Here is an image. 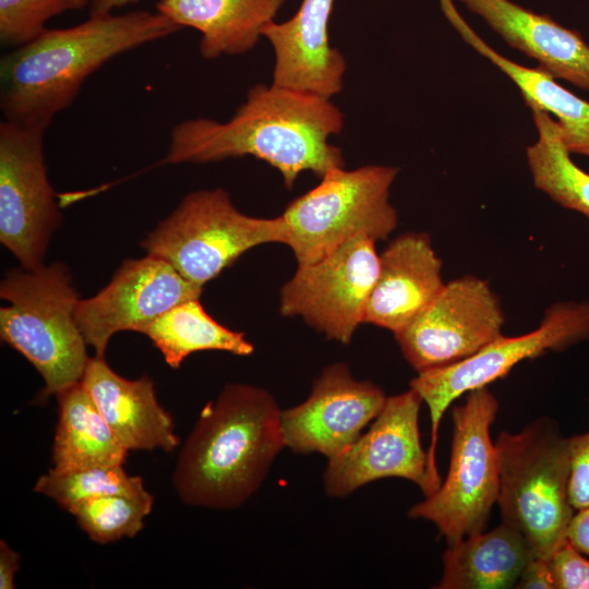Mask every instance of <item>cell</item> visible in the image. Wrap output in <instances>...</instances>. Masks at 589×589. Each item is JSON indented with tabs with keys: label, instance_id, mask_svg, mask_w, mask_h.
I'll return each instance as SVG.
<instances>
[{
	"label": "cell",
	"instance_id": "cell-1",
	"mask_svg": "<svg viewBox=\"0 0 589 589\" xmlns=\"http://www.w3.org/2000/svg\"><path fill=\"white\" fill-rule=\"evenodd\" d=\"M342 128V112L330 98L261 83L227 121L191 118L173 125L161 164L253 156L277 169L291 189L303 171L322 178L345 167L341 149L329 142Z\"/></svg>",
	"mask_w": 589,
	"mask_h": 589
},
{
	"label": "cell",
	"instance_id": "cell-2",
	"mask_svg": "<svg viewBox=\"0 0 589 589\" xmlns=\"http://www.w3.org/2000/svg\"><path fill=\"white\" fill-rule=\"evenodd\" d=\"M180 29L157 10L89 15L71 27L46 29L32 43L1 57L0 109L4 120L46 131L104 64Z\"/></svg>",
	"mask_w": 589,
	"mask_h": 589
},
{
	"label": "cell",
	"instance_id": "cell-3",
	"mask_svg": "<svg viewBox=\"0 0 589 589\" xmlns=\"http://www.w3.org/2000/svg\"><path fill=\"white\" fill-rule=\"evenodd\" d=\"M281 411L265 388L226 384L202 409L179 454L173 472L179 497L214 509L245 503L286 447Z\"/></svg>",
	"mask_w": 589,
	"mask_h": 589
},
{
	"label": "cell",
	"instance_id": "cell-4",
	"mask_svg": "<svg viewBox=\"0 0 589 589\" xmlns=\"http://www.w3.org/2000/svg\"><path fill=\"white\" fill-rule=\"evenodd\" d=\"M0 337L38 371L40 399L81 382L89 357L75 321L79 292L68 266L56 261L35 269L12 268L0 284Z\"/></svg>",
	"mask_w": 589,
	"mask_h": 589
},
{
	"label": "cell",
	"instance_id": "cell-5",
	"mask_svg": "<svg viewBox=\"0 0 589 589\" xmlns=\"http://www.w3.org/2000/svg\"><path fill=\"white\" fill-rule=\"evenodd\" d=\"M502 521L517 529L534 556L549 558L566 540L575 514L569 498V440L550 418L495 441Z\"/></svg>",
	"mask_w": 589,
	"mask_h": 589
},
{
	"label": "cell",
	"instance_id": "cell-6",
	"mask_svg": "<svg viewBox=\"0 0 589 589\" xmlns=\"http://www.w3.org/2000/svg\"><path fill=\"white\" fill-rule=\"evenodd\" d=\"M288 231L283 215H245L217 188L187 194L140 244L147 254L165 260L185 279L203 287L250 249L286 244Z\"/></svg>",
	"mask_w": 589,
	"mask_h": 589
},
{
	"label": "cell",
	"instance_id": "cell-7",
	"mask_svg": "<svg viewBox=\"0 0 589 589\" xmlns=\"http://www.w3.org/2000/svg\"><path fill=\"white\" fill-rule=\"evenodd\" d=\"M398 171L383 165L334 168L291 201L281 215L289 230L286 244L298 266L320 261L353 238L386 239L398 221L389 203Z\"/></svg>",
	"mask_w": 589,
	"mask_h": 589
},
{
	"label": "cell",
	"instance_id": "cell-8",
	"mask_svg": "<svg viewBox=\"0 0 589 589\" xmlns=\"http://www.w3.org/2000/svg\"><path fill=\"white\" fill-rule=\"evenodd\" d=\"M497 411L498 401L486 386L468 392L466 401L453 408L447 476L408 510L410 518L433 522L447 544L483 531L497 501L498 458L490 434Z\"/></svg>",
	"mask_w": 589,
	"mask_h": 589
},
{
	"label": "cell",
	"instance_id": "cell-9",
	"mask_svg": "<svg viewBox=\"0 0 589 589\" xmlns=\"http://www.w3.org/2000/svg\"><path fill=\"white\" fill-rule=\"evenodd\" d=\"M589 340V302L561 301L550 305L540 325L524 335H501L471 357L457 363L418 373L409 386L428 405L431 442L428 449L435 476L440 422L450 404L470 390L504 377L519 362L548 351H562Z\"/></svg>",
	"mask_w": 589,
	"mask_h": 589
},
{
	"label": "cell",
	"instance_id": "cell-10",
	"mask_svg": "<svg viewBox=\"0 0 589 589\" xmlns=\"http://www.w3.org/2000/svg\"><path fill=\"white\" fill-rule=\"evenodd\" d=\"M45 130L0 122V242L25 269L44 265L62 223L44 154Z\"/></svg>",
	"mask_w": 589,
	"mask_h": 589
},
{
	"label": "cell",
	"instance_id": "cell-11",
	"mask_svg": "<svg viewBox=\"0 0 589 589\" xmlns=\"http://www.w3.org/2000/svg\"><path fill=\"white\" fill-rule=\"evenodd\" d=\"M375 242L368 237L353 238L320 261L298 266L280 289V313L300 316L328 339L349 344L364 323L378 275Z\"/></svg>",
	"mask_w": 589,
	"mask_h": 589
},
{
	"label": "cell",
	"instance_id": "cell-12",
	"mask_svg": "<svg viewBox=\"0 0 589 589\" xmlns=\"http://www.w3.org/2000/svg\"><path fill=\"white\" fill-rule=\"evenodd\" d=\"M422 402V397L410 387L387 397L370 429L349 447L327 458L323 474L326 493L346 497L362 485L389 477L413 482L424 497L436 491L442 480L433 473L420 437Z\"/></svg>",
	"mask_w": 589,
	"mask_h": 589
},
{
	"label": "cell",
	"instance_id": "cell-13",
	"mask_svg": "<svg viewBox=\"0 0 589 589\" xmlns=\"http://www.w3.org/2000/svg\"><path fill=\"white\" fill-rule=\"evenodd\" d=\"M505 322L488 281L467 275L445 284L434 301L395 338L418 372L462 361L502 335Z\"/></svg>",
	"mask_w": 589,
	"mask_h": 589
},
{
	"label": "cell",
	"instance_id": "cell-14",
	"mask_svg": "<svg viewBox=\"0 0 589 589\" xmlns=\"http://www.w3.org/2000/svg\"><path fill=\"white\" fill-rule=\"evenodd\" d=\"M203 287L185 279L168 262L147 254L125 260L99 292L80 299L76 324L95 356L105 358L111 337L140 330L177 304L200 299Z\"/></svg>",
	"mask_w": 589,
	"mask_h": 589
},
{
	"label": "cell",
	"instance_id": "cell-15",
	"mask_svg": "<svg viewBox=\"0 0 589 589\" xmlns=\"http://www.w3.org/2000/svg\"><path fill=\"white\" fill-rule=\"evenodd\" d=\"M384 390L352 376L335 362L313 381L309 397L281 411L286 447L296 454L320 453L330 458L349 447L386 402Z\"/></svg>",
	"mask_w": 589,
	"mask_h": 589
},
{
	"label": "cell",
	"instance_id": "cell-16",
	"mask_svg": "<svg viewBox=\"0 0 589 589\" xmlns=\"http://www.w3.org/2000/svg\"><path fill=\"white\" fill-rule=\"evenodd\" d=\"M335 0H302L285 22L263 29L274 51L272 84L332 98L342 89L347 61L329 44Z\"/></svg>",
	"mask_w": 589,
	"mask_h": 589
},
{
	"label": "cell",
	"instance_id": "cell-17",
	"mask_svg": "<svg viewBox=\"0 0 589 589\" xmlns=\"http://www.w3.org/2000/svg\"><path fill=\"white\" fill-rule=\"evenodd\" d=\"M444 286L442 261L430 236L402 233L380 255L378 275L365 308L364 323L395 335L423 312Z\"/></svg>",
	"mask_w": 589,
	"mask_h": 589
},
{
	"label": "cell",
	"instance_id": "cell-18",
	"mask_svg": "<svg viewBox=\"0 0 589 589\" xmlns=\"http://www.w3.org/2000/svg\"><path fill=\"white\" fill-rule=\"evenodd\" d=\"M460 1L552 76L589 92V45L577 31L510 0Z\"/></svg>",
	"mask_w": 589,
	"mask_h": 589
},
{
	"label": "cell",
	"instance_id": "cell-19",
	"mask_svg": "<svg viewBox=\"0 0 589 589\" xmlns=\"http://www.w3.org/2000/svg\"><path fill=\"white\" fill-rule=\"evenodd\" d=\"M81 382L128 450L171 452L178 446L172 418L159 405L154 382L147 375L124 378L105 358L95 356L89 359Z\"/></svg>",
	"mask_w": 589,
	"mask_h": 589
},
{
	"label": "cell",
	"instance_id": "cell-20",
	"mask_svg": "<svg viewBox=\"0 0 589 589\" xmlns=\"http://www.w3.org/2000/svg\"><path fill=\"white\" fill-rule=\"evenodd\" d=\"M286 0H157L156 10L181 28L202 35L200 53L206 60L243 55L263 37Z\"/></svg>",
	"mask_w": 589,
	"mask_h": 589
},
{
	"label": "cell",
	"instance_id": "cell-21",
	"mask_svg": "<svg viewBox=\"0 0 589 589\" xmlns=\"http://www.w3.org/2000/svg\"><path fill=\"white\" fill-rule=\"evenodd\" d=\"M440 4L464 40L516 84L529 108L557 118L568 151L589 157V103L563 87L540 65L527 68L495 51L469 26L453 0H440Z\"/></svg>",
	"mask_w": 589,
	"mask_h": 589
},
{
	"label": "cell",
	"instance_id": "cell-22",
	"mask_svg": "<svg viewBox=\"0 0 589 589\" xmlns=\"http://www.w3.org/2000/svg\"><path fill=\"white\" fill-rule=\"evenodd\" d=\"M534 557L525 537L502 524L448 544L437 589H508Z\"/></svg>",
	"mask_w": 589,
	"mask_h": 589
},
{
	"label": "cell",
	"instance_id": "cell-23",
	"mask_svg": "<svg viewBox=\"0 0 589 589\" xmlns=\"http://www.w3.org/2000/svg\"><path fill=\"white\" fill-rule=\"evenodd\" d=\"M59 420L52 447V471L122 466L128 449L118 440L82 382L57 395Z\"/></svg>",
	"mask_w": 589,
	"mask_h": 589
},
{
	"label": "cell",
	"instance_id": "cell-24",
	"mask_svg": "<svg viewBox=\"0 0 589 589\" xmlns=\"http://www.w3.org/2000/svg\"><path fill=\"white\" fill-rule=\"evenodd\" d=\"M140 333L151 339L172 369H178L196 351L219 350L236 356H250L254 351L243 333L219 324L204 310L200 299L177 304Z\"/></svg>",
	"mask_w": 589,
	"mask_h": 589
},
{
	"label": "cell",
	"instance_id": "cell-25",
	"mask_svg": "<svg viewBox=\"0 0 589 589\" xmlns=\"http://www.w3.org/2000/svg\"><path fill=\"white\" fill-rule=\"evenodd\" d=\"M530 110L538 140L527 147L526 155L534 187L589 220V173L570 158L557 121L536 107Z\"/></svg>",
	"mask_w": 589,
	"mask_h": 589
},
{
	"label": "cell",
	"instance_id": "cell-26",
	"mask_svg": "<svg viewBox=\"0 0 589 589\" xmlns=\"http://www.w3.org/2000/svg\"><path fill=\"white\" fill-rule=\"evenodd\" d=\"M153 504L154 496L148 491L110 494L83 501L69 513L93 541L105 544L136 536Z\"/></svg>",
	"mask_w": 589,
	"mask_h": 589
},
{
	"label": "cell",
	"instance_id": "cell-27",
	"mask_svg": "<svg viewBox=\"0 0 589 589\" xmlns=\"http://www.w3.org/2000/svg\"><path fill=\"white\" fill-rule=\"evenodd\" d=\"M33 490L52 498L68 512L76 504L98 496L146 491L143 480L128 474L122 466L91 467L68 472L50 469L39 477Z\"/></svg>",
	"mask_w": 589,
	"mask_h": 589
},
{
	"label": "cell",
	"instance_id": "cell-28",
	"mask_svg": "<svg viewBox=\"0 0 589 589\" xmlns=\"http://www.w3.org/2000/svg\"><path fill=\"white\" fill-rule=\"evenodd\" d=\"M68 10L69 0H0V41L13 49L39 37L46 23Z\"/></svg>",
	"mask_w": 589,
	"mask_h": 589
},
{
	"label": "cell",
	"instance_id": "cell-29",
	"mask_svg": "<svg viewBox=\"0 0 589 589\" xmlns=\"http://www.w3.org/2000/svg\"><path fill=\"white\" fill-rule=\"evenodd\" d=\"M548 562L555 589H589V558L567 539Z\"/></svg>",
	"mask_w": 589,
	"mask_h": 589
},
{
	"label": "cell",
	"instance_id": "cell-30",
	"mask_svg": "<svg viewBox=\"0 0 589 589\" xmlns=\"http://www.w3.org/2000/svg\"><path fill=\"white\" fill-rule=\"evenodd\" d=\"M569 498L575 510L589 507V431L568 437Z\"/></svg>",
	"mask_w": 589,
	"mask_h": 589
},
{
	"label": "cell",
	"instance_id": "cell-31",
	"mask_svg": "<svg viewBox=\"0 0 589 589\" xmlns=\"http://www.w3.org/2000/svg\"><path fill=\"white\" fill-rule=\"evenodd\" d=\"M516 589H555L546 558L532 557L524 567Z\"/></svg>",
	"mask_w": 589,
	"mask_h": 589
},
{
	"label": "cell",
	"instance_id": "cell-32",
	"mask_svg": "<svg viewBox=\"0 0 589 589\" xmlns=\"http://www.w3.org/2000/svg\"><path fill=\"white\" fill-rule=\"evenodd\" d=\"M566 539L589 556V507L575 512L567 528Z\"/></svg>",
	"mask_w": 589,
	"mask_h": 589
},
{
	"label": "cell",
	"instance_id": "cell-33",
	"mask_svg": "<svg viewBox=\"0 0 589 589\" xmlns=\"http://www.w3.org/2000/svg\"><path fill=\"white\" fill-rule=\"evenodd\" d=\"M20 567V554L9 546V544L0 541V588L13 589L14 575Z\"/></svg>",
	"mask_w": 589,
	"mask_h": 589
},
{
	"label": "cell",
	"instance_id": "cell-34",
	"mask_svg": "<svg viewBox=\"0 0 589 589\" xmlns=\"http://www.w3.org/2000/svg\"><path fill=\"white\" fill-rule=\"evenodd\" d=\"M139 0H92L89 15H101L112 13L116 9Z\"/></svg>",
	"mask_w": 589,
	"mask_h": 589
},
{
	"label": "cell",
	"instance_id": "cell-35",
	"mask_svg": "<svg viewBox=\"0 0 589 589\" xmlns=\"http://www.w3.org/2000/svg\"><path fill=\"white\" fill-rule=\"evenodd\" d=\"M92 0H69L72 10H77L84 8L87 3H91Z\"/></svg>",
	"mask_w": 589,
	"mask_h": 589
}]
</instances>
